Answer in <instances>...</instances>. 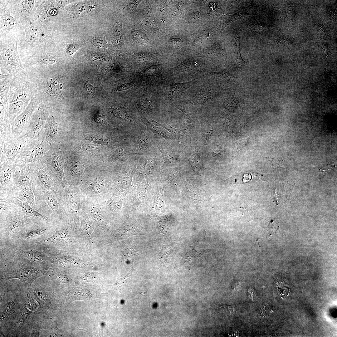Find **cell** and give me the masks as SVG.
<instances>
[{
    "mask_svg": "<svg viewBox=\"0 0 337 337\" xmlns=\"http://www.w3.org/2000/svg\"><path fill=\"white\" fill-rule=\"evenodd\" d=\"M0 182L5 186L10 182L12 175L16 171L14 163H3L0 164Z\"/></svg>",
    "mask_w": 337,
    "mask_h": 337,
    "instance_id": "7402d4cb",
    "label": "cell"
},
{
    "mask_svg": "<svg viewBox=\"0 0 337 337\" xmlns=\"http://www.w3.org/2000/svg\"><path fill=\"white\" fill-rule=\"evenodd\" d=\"M20 253L24 257L33 263H41L44 260L42 253L35 250L22 251Z\"/></svg>",
    "mask_w": 337,
    "mask_h": 337,
    "instance_id": "83f0119b",
    "label": "cell"
},
{
    "mask_svg": "<svg viewBox=\"0 0 337 337\" xmlns=\"http://www.w3.org/2000/svg\"><path fill=\"white\" fill-rule=\"evenodd\" d=\"M130 279V276L129 274H128L124 277L120 279H119L117 277V281L113 286L116 288H117V289L119 290V291H122L125 288L127 287Z\"/></svg>",
    "mask_w": 337,
    "mask_h": 337,
    "instance_id": "8d00e7d4",
    "label": "cell"
},
{
    "mask_svg": "<svg viewBox=\"0 0 337 337\" xmlns=\"http://www.w3.org/2000/svg\"><path fill=\"white\" fill-rule=\"evenodd\" d=\"M27 296L28 298L26 303V307L31 311H33L37 307V304L32 298Z\"/></svg>",
    "mask_w": 337,
    "mask_h": 337,
    "instance_id": "c3c4849f",
    "label": "cell"
},
{
    "mask_svg": "<svg viewBox=\"0 0 337 337\" xmlns=\"http://www.w3.org/2000/svg\"><path fill=\"white\" fill-rule=\"evenodd\" d=\"M248 15V13L242 11H239L232 15H227L224 21L223 27H225L232 22L243 18Z\"/></svg>",
    "mask_w": 337,
    "mask_h": 337,
    "instance_id": "4dcf8cb0",
    "label": "cell"
},
{
    "mask_svg": "<svg viewBox=\"0 0 337 337\" xmlns=\"http://www.w3.org/2000/svg\"><path fill=\"white\" fill-rule=\"evenodd\" d=\"M126 219L118 229L115 236L119 238H125L133 235H146V231L136 221L134 214L129 212Z\"/></svg>",
    "mask_w": 337,
    "mask_h": 337,
    "instance_id": "7c38bea8",
    "label": "cell"
},
{
    "mask_svg": "<svg viewBox=\"0 0 337 337\" xmlns=\"http://www.w3.org/2000/svg\"><path fill=\"white\" fill-rule=\"evenodd\" d=\"M22 211L27 215L28 216L39 217L40 218L47 219V217L43 215L26 203H23L21 206Z\"/></svg>",
    "mask_w": 337,
    "mask_h": 337,
    "instance_id": "d6a6232c",
    "label": "cell"
},
{
    "mask_svg": "<svg viewBox=\"0 0 337 337\" xmlns=\"http://www.w3.org/2000/svg\"><path fill=\"white\" fill-rule=\"evenodd\" d=\"M108 208L114 212H119L123 209L129 211L127 198L123 200L119 196H115L110 198L108 202Z\"/></svg>",
    "mask_w": 337,
    "mask_h": 337,
    "instance_id": "cb8c5ba5",
    "label": "cell"
},
{
    "mask_svg": "<svg viewBox=\"0 0 337 337\" xmlns=\"http://www.w3.org/2000/svg\"><path fill=\"white\" fill-rule=\"evenodd\" d=\"M211 93L208 86L202 85L193 90L191 98L194 103L203 105L210 98Z\"/></svg>",
    "mask_w": 337,
    "mask_h": 337,
    "instance_id": "44dd1931",
    "label": "cell"
},
{
    "mask_svg": "<svg viewBox=\"0 0 337 337\" xmlns=\"http://www.w3.org/2000/svg\"><path fill=\"white\" fill-rule=\"evenodd\" d=\"M249 143L248 139H241L239 140L237 143L238 147L239 149H242L247 145Z\"/></svg>",
    "mask_w": 337,
    "mask_h": 337,
    "instance_id": "9f6ffc18",
    "label": "cell"
},
{
    "mask_svg": "<svg viewBox=\"0 0 337 337\" xmlns=\"http://www.w3.org/2000/svg\"><path fill=\"white\" fill-rule=\"evenodd\" d=\"M213 74L219 80L223 81H228L231 76L229 71L226 70L213 73Z\"/></svg>",
    "mask_w": 337,
    "mask_h": 337,
    "instance_id": "7bdbcfd3",
    "label": "cell"
},
{
    "mask_svg": "<svg viewBox=\"0 0 337 337\" xmlns=\"http://www.w3.org/2000/svg\"><path fill=\"white\" fill-rule=\"evenodd\" d=\"M133 85L132 83H127L117 88L119 91H123L127 90L131 88Z\"/></svg>",
    "mask_w": 337,
    "mask_h": 337,
    "instance_id": "680465c9",
    "label": "cell"
},
{
    "mask_svg": "<svg viewBox=\"0 0 337 337\" xmlns=\"http://www.w3.org/2000/svg\"><path fill=\"white\" fill-rule=\"evenodd\" d=\"M21 10L23 12L29 13L35 8L36 1L23 0L21 1Z\"/></svg>",
    "mask_w": 337,
    "mask_h": 337,
    "instance_id": "e575fe53",
    "label": "cell"
},
{
    "mask_svg": "<svg viewBox=\"0 0 337 337\" xmlns=\"http://www.w3.org/2000/svg\"><path fill=\"white\" fill-rule=\"evenodd\" d=\"M46 199L47 204L52 210H56L58 207V203L53 195L48 192L46 193Z\"/></svg>",
    "mask_w": 337,
    "mask_h": 337,
    "instance_id": "f35d334b",
    "label": "cell"
},
{
    "mask_svg": "<svg viewBox=\"0 0 337 337\" xmlns=\"http://www.w3.org/2000/svg\"><path fill=\"white\" fill-rule=\"evenodd\" d=\"M87 93L90 97L94 95L96 87L91 85L88 81H86L84 84Z\"/></svg>",
    "mask_w": 337,
    "mask_h": 337,
    "instance_id": "f907efd6",
    "label": "cell"
},
{
    "mask_svg": "<svg viewBox=\"0 0 337 337\" xmlns=\"http://www.w3.org/2000/svg\"><path fill=\"white\" fill-rule=\"evenodd\" d=\"M238 45V50L237 52H234L233 56L237 65L242 66L245 65L247 62L245 61L242 57L240 51V38L236 39Z\"/></svg>",
    "mask_w": 337,
    "mask_h": 337,
    "instance_id": "ab89813d",
    "label": "cell"
},
{
    "mask_svg": "<svg viewBox=\"0 0 337 337\" xmlns=\"http://www.w3.org/2000/svg\"><path fill=\"white\" fill-rule=\"evenodd\" d=\"M48 271L37 269L25 265H17L11 267L1 273V279L9 280L18 279L23 282H27L31 286L38 278L48 275Z\"/></svg>",
    "mask_w": 337,
    "mask_h": 337,
    "instance_id": "5b68a950",
    "label": "cell"
},
{
    "mask_svg": "<svg viewBox=\"0 0 337 337\" xmlns=\"http://www.w3.org/2000/svg\"><path fill=\"white\" fill-rule=\"evenodd\" d=\"M131 35L133 39L138 42L147 41L148 40L147 36L144 33L139 30L133 31Z\"/></svg>",
    "mask_w": 337,
    "mask_h": 337,
    "instance_id": "60d3db41",
    "label": "cell"
},
{
    "mask_svg": "<svg viewBox=\"0 0 337 337\" xmlns=\"http://www.w3.org/2000/svg\"><path fill=\"white\" fill-rule=\"evenodd\" d=\"M157 148L155 147L147 155V160L145 170V178L149 183L156 180L162 169L161 158Z\"/></svg>",
    "mask_w": 337,
    "mask_h": 337,
    "instance_id": "4fadbf2b",
    "label": "cell"
},
{
    "mask_svg": "<svg viewBox=\"0 0 337 337\" xmlns=\"http://www.w3.org/2000/svg\"><path fill=\"white\" fill-rule=\"evenodd\" d=\"M41 104V99L37 95L32 99L25 110L11 123L12 135L18 136L26 133L27 124L31 116Z\"/></svg>",
    "mask_w": 337,
    "mask_h": 337,
    "instance_id": "9c48e42d",
    "label": "cell"
},
{
    "mask_svg": "<svg viewBox=\"0 0 337 337\" xmlns=\"http://www.w3.org/2000/svg\"><path fill=\"white\" fill-rule=\"evenodd\" d=\"M29 102L18 101L9 103L3 120L0 123L4 122L11 124L25 110Z\"/></svg>",
    "mask_w": 337,
    "mask_h": 337,
    "instance_id": "ac0fdd59",
    "label": "cell"
},
{
    "mask_svg": "<svg viewBox=\"0 0 337 337\" xmlns=\"http://www.w3.org/2000/svg\"><path fill=\"white\" fill-rule=\"evenodd\" d=\"M91 185L93 190L95 193H101L104 187L103 182L99 180L94 181L92 183Z\"/></svg>",
    "mask_w": 337,
    "mask_h": 337,
    "instance_id": "7dc6e473",
    "label": "cell"
},
{
    "mask_svg": "<svg viewBox=\"0 0 337 337\" xmlns=\"http://www.w3.org/2000/svg\"><path fill=\"white\" fill-rule=\"evenodd\" d=\"M31 337H38L39 336V332L37 331L34 330L32 331L31 333Z\"/></svg>",
    "mask_w": 337,
    "mask_h": 337,
    "instance_id": "03108f58",
    "label": "cell"
},
{
    "mask_svg": "<svg viewBox=\"0 0 337 337\" xmlns=\"http://www.w3.org/2000/svg\"><path fill=\"white\" fill-rule=\"evenodd\" d=\"M220 308L226 312L229 313H232L234 311L233 307L231 305H223Z\"/></svg>",
    "mask_w": 337,
    "mask_h": 337,
    "instance_id": "6f0895ef",
    "label": "cell"
},
{
    "mask_svg": "<svg viewBox=\"0 0 337 337\" xmlns=\"http://www.w3.org/2000/svg\"><path fill=\"white\" fill-rule=\"evenodd\" d=\"M188 160L193 170L196 174H200L203 173L202 162L198 153L195 152L193 153Z\"/></svg>",
    "mask_w": 337,
    "mask_h": 337,
    "instance_id": "4316f807",
    "label": "cell"
},
{
    "mask_svg": "<svg viewBox=\"0 0 337 337\" xmlns=\"http://www.w3.org/2000/svg\"><path fill=\"white\" fill-rule=\"evenodd\" d=\"M211 49V53L214 55H219L222 51V48L218 44L213 45Z\"/></svg>",
    "mask_w": 337,
    "mask_h": 337,
    "instance_id": "11a10c76",
    "label": "cell"
},
{
    "mask_svg": "<svg viewBox=\"0 0 337 337\" xmlns=\"http://www.w3.org/2000/svg\"><path fill=\"white\" fill-rule=\"evenodd\" d=\"M37 91V84L30 80L28 74L12 76L8 93L9 104L18 101L29 102L36 95Z\"/></svg>",
    "mask_w": 337,
    "mask_h": 337,
    "instance_id": "6da1fadb",
    "label": "cell"
},
{
    "mask_svg": "<svg viewBox=\"0 0 337 337\" xmlns=\"http://www.w3.org/2000/svg\"><path fill=\"white\" fill-rule=\"evenodd\" d=\"M252 30L254 31H261L262 29V26L259 24H255L251 27Z\"/></svg>",
    "mask_w": 337,
    "mask_h": 337,
    "instance_id": "94428289",
    "label": "cell"
},
{
    "mask_svg": "<svg viewBox=\"0 0 337 337\" xmlns=\"http://www.w3.org/2000/svg\"><path fill=\"white\" fill-rule=\"evenodd\" d=\"M139 1H135L132 2L129 5L130 8L132 10L135 9L138 4L139 3Z\"/></svg>",
    "mask_w": 337,
    "mask_h": 337,
    "instance_id": "6125c7cd",
    "label": "cell"
},
{
    "mask_svg": "<svg viewBox=\"0 0 337 337\" xmlns=\"http://www.w3.org/2000/svg\"><path fill=\"white\" fill-rule=\"evenodd\" d=\"M156 68V66H152L150 67H149L147 69L144 71V72L149 74L152 73L153 71H154Z\"/></svg>",
    "mask_w": 337,
    "mask_h": 337,
    "instance_id": "be15d7a7",
    "label": "cell"
},
{
    "mask_svg": "<svg viewBox=\"0 0 337 337\" xmlns=\"http://www.w3.org/2000/svg\"><path fill=\"white\" fill-rule=\"evenodd\" d=\"M16 42H8L0 47V69L6 70L12 76L27 74L20 60Z\"/></svg>",
    "mask_w": 337,
    "mask_h": 337,
    "instance_id": "7a4b0ae2",
    "label": "cell"
},
{
    "mask_svg": "<svg viewBox=\"0 0 337 337\" xmlns=\"http://www.w3.org/2000/svg\"><path fill=\"white\" fill-rule=\"evenodd\" d=\"M139 119L154 136L166 139H176L175 137L166 129L163 127H159L154 125L147 118L141 117Z\"/></svg>",
    "mask_w": 337,
    "mask_h": 337,
    "instance_id": "d6986e66",
    "label": "cell"
},
{
    "mask_svg": "<svg viewBox=\"0 0 337 337\" xmlns=\"http://www.w3.org/2000/svg\"><path fill=\"white\" fill-rule=\"evenodd\" d=\"M159 177L149 184L148 189V196L146 211L153 215L165 211L166 206L164 190L165 185Z\"/></svg>",
    "mask_w": 337,
    "mask_h": 337,
    "instance_id": "277c9868",
    "label": "cell"
},
{
    "mask_svg": "<svg viewBox=\"0 0 337 337\" xmlns=\"http://www.w3.org/2000/svg\"><path fill=\"white\" fill-rule=\"evenodd\" d=\"M202 134L204 139V141L205 143H207L210 140L211 137L212 136V130L209 128L206 129H203Z\"/></svg>",
    "mask_w": 337,
    "mask_h": 337,
    "instance_id": "816d5d0a",
    "label": "cell"
},
{
    "mask_svg": "<svg viewBox=\"0 0 337 337\" xmlns=\"http://www.w3.org/2000/svg\"><path fill=\"white\" fill-rule=\"evenodd\" d=\"M19 196L25 203L35 205V199L33 192L29 187L23 188L18 193Z\"/></svg>",
    "mask_w": 337,
    "mask_h": 337,
    "instance_id": "f546056e",
    "label": "cell"
},
{
    "mask_svg": "<svg viewBox=\"0 0 337 337\" xmlns=\"http://www.w3.org/2000/svg\"><path fill=\"white\" fill-rule=\"evenodd\" d=\"M70 173L72 176L76 177L79 175L81 173L82 171L81 166L79 165H76L71 163H70Z\"/></svg>",
    "mask_w": 337,
    "mask_h": 337,
    "instance_id": "bcb514c9",
    "label": "cell"
},
{
    "mask_svg": "<svg viewBox=\"0 0 337 337\" xmlns=\"http://www.w3.org/2000/svg\"><path fill=\"white\" fill-rule=\"evenodd\" d=\"M16 306L15 303L13 302H9L3 310L1 317V320H2L8 318L10 315L15 313L16 310Z\"/></svg>",
    "mask_w": 337,
    "mask_h": 337,
    "instance_id": "74e56055",
    "label": "cell"
},
{
    "mask_svg": "<svg viewBox=\"0 0 337 337\" xmlns=\"http://www.w3.org/2000/svg\"><path fill=\"white\" fill-rule=\"evenodd\" d=\"M122 253L124 256L125 260L129 263L132 264L133 261L134 255L132 252L128 249L123 250L122 251Z\"/></svg>",
    "mask_w": 337,
    "mask_h": 337,
    "instance_id": "681fc988",
    "label": "cell"
},
{
    "mask_svg": "<svg viewBox=\"0 0 337 337\" xmlns=\"http://www.w3.org/2000/svg\"><path fill=\"white\" fill-rule=\"evenodd\" d=\"M56 144L51 145L41 161L45 170L49 175L55 174L64 180L63 151Z\"/></svg>",
    "mask_w": 337,
    "mask_h": 337,
    "instance_id": "52a82bcc",
    "label": "cell"
},
{
    "mask_svg": "<svg viewBox=\"0 0 337 337\" xmlns=\"http://www.w3.org/2000/svg\"><path fill=\"white\" fill-rule=\"evenodd\" d=\"M170 42L173 45H175L181 42V40L179 39H171L170 40Z\"/></svg>",
    "mask_w": 337,
    "mask_h": 337,
    "instance_id": "e7e4bbea",
    "label": "cell"
},
{
    "mask_svg": "<svg viewBox=\"0 0 337 337\" xmlns=\"http://www.w3.org/2000/svg\"><path fill=\"white\" fill-rule=\"evenodd\" d=\"M152 124L158 126L163 127L172 134L176 139L180 142H182L184 138L183 134L178 130L171 126L169 125L165 124L159 123L156 121L151 120H149Z\"/></svg>",
    "mask_w": 337,
    "mask_h": 337,
    "instance_id": "f1b7e54d",
    "label": "cell"
},
{
    "mask_svg": "<svg viewBox=\"0 0 337 337\" xmlns=\"http://www.w3.org/2000/svg\"><path fill=\"white\" fill-rule=\"evenodd\" d=\"M22 19L26 36L22 47L24 49H32L45 41L46 35L41 27L32 22L29 18L24 17Z\"/></svg>",
    "mask_w": 337,
    "mask_h": 337,
    "instance_id": "8fae6325",
    "label": "cell"
},
{
    "mask_svg": "<svg viewBox=\"0 0 337 337\" xmlns=\"http://www.w3.org/2000/svg\"><path fill=\"white\" fill-rule=\"evenodd\" d=\"M147 160L146 156L138 155L136 166L132 182L133 187L141 183L145 178V170Z\"/></svg>",
    "mask_w": 337,
    "mask_h": 337,
    "instance_id": "ffe728a7",
    "label": "cell"
},
{
    "mask_svg": "<svg viewBox=\"0 0 337 337\" xmlns=\"http://www.w3.org/2000/svg\"><path fill=\"white\" fill-rule=\"evenodd\" d=\"M46 336L49 337L63 336L64 334L63 329H59L57 326V322H53L51 327L46 330Z\"/></svg>",
    "mask_w": 337,
    "mask_h": 337,
    "instance_id": "836d02e7",
    "label": "cell"
},
{
    "mask_svg": "<svg viewBox=\"0 0 337 337\" xmlns=\"http://www.w3.org/2000/svg\"><path fill=\"white\" fill-rule=\"evenodd\" d=\"M17 22L5 8L0 9L1 28L9 30L15 27Z\"/></svg>",
    "mask_w": 337,
    "mask_h": 337,
    "instance_id": "d4e9b609",
    "label": "cell"
},
{
    "mask_svg": "<svg viewBox=\"0 0 337 337\" xmlns=\"http://www.w3.org/2000/svg\"><path fill=\"white\" fill-rule=\"evenodd\" d=\"M51 109L41 104L34 112L28 122L26 134L31 139H41Z\"/></svg>",
    "mask_w": 337,
    "mask_h": 337,
    "instance_id": "ba28073f",
    "label": "cell"
},
{
    "mask_svg": "<svg viewBox=\"0 0 337 337\" xmlns=\"http://www.w3.org/2000/svg\"><path fill=\"white\" fill-rule=\"evenodd\" d=\"M22 225V222L20 220L16 218H12L9 223V229L11 231L13 232L18 229Z\"/></svg>",
    "mask_w": 337,
    "mask_h": 337,
    "instance_id": "f6af8a7d",
    "label": "cell"
},
{
    "mask_svg": "<svg viewBox=\"0 0 337 337\" xmlns=\"http://www.w3.org/2000/svg\"><path fill=\"white\" fill-rule=\"evenodd\" d=\"M32 311L27 309L26 307L22 311L18 319L17 323L18 325L21 326L23 324L28 316L30 314Z\"/></svg>",
    "mask_w": 337,
    "mask_h": 337,
    "instance_id": "ee69618b",
    "label": "cell"
},
{
    "mask_svg": "<svg viewBox=\"0 0 337 337\" xmlns=\"http://www.w3.org/2000/svg\"><path fill=\"white\" fill-rule=\"evenodd\" d=\"M152 132L145 126L135 138L134 152L136 155L146 156L154 149L151 140Z\"/></svg>",
    "mask_w": 337,
    "mask_h": 337,
    "instance_id": "9a60e30c",
    "label": "cell"
},
{
    "mask_svg": "<svg viewBox=\"0 0 337 337\" xmlns=\"http://www.w3.org/2000/svg\"><path fill=\"white\" fill-rule=\"evenodd\" d=\"M57 62V58L53 54L48 51H40L28 57L25 61L24 66L26 68L34 66H50Z\"/></svg>",
    "mask_w": 337,
    "mask_h": 337,
    "instance_id": "2e32d148",
    "label": "cell"
},
{
    "mask_svg": "<svg viewBox=\"0 0 337 337\" xmlns=\"http://www.w3.org/2000/svg\"><path fill=\"white\" fill-rule=\"evenodd\" d=\"M193 81L180 83H174L171 85L170 90V95L172 99L180 97L183 93L193 84Z\"/></svg>",
    "mask_w": 337,
    "mask_h": 337,
    "instance_id": "484cf974",
    "label": "cell"
},
{
    "mask_svg": "<svg viewBox=\"0 0 337 337\" xmlns=\"http://www.w3.org/2000/svg\"><path fill=\"white\" fill-rule=\"evenodd\" d=\"M45 231V229H43L32 230L27 232L25 237L27 239H33L42 235Z\"/></svg>",
    "mask_w": 337,
    "mask_h": 337,
    "instance_id": "b9f144b4",
    "label": "cell"
},
{
    "mask_svg": "<svg viewBox=\"0 0 337 337\" xmlns=\"http://www.w3.org/2000/svg\"><path fill=\"white\" fill-rule=\"evenodd\" d=\"M31 139L25 134L12 135L5 141L0 142V164L14 163L17 156Z\"/></svg>",
    "mask_w": 337,
    "mask_h": 337,
    "instance_id": "8992f818",
    "label": "cell"
},
{
    "mask_svg": "<svg viewBox=\"0 0 337 337\" xmlns=\"http://www.w3.org/2000/svg\"><path fill=\"white\" fill-rule=\"evenodd\" d=\"M33 292L37 301L42 307H49L51 302L49 292L39 285L34 288Z\"/></svg>",
    "mask_w": 337,
    "mask_h": 337,
    "instance_id": "603a6c76",
    "label": "cell"
},
{
    "mask_svg": "<svg viewBox=\"0 0 337 337\" xmlns=\"http://www.w3.org/2000/svg\"><path fill=\"white\" fill-rule=\"evenodd\" d=\"M335 166V165L333 164L331 165L325 166L323 168L321 169L320 171L321 173H324V172L325 173L326 171L330 170L332 169H333Z\"/></svg>",
    "mask_w": 337,
    "mask_h": 337,
    "instance_id": "91938a15",
    "label": "cell"
},
{
    "mask_svg": "<svg viewBox=\"0 0 337 337\" xmlns=\"http://www.w3.org/2000/svg\"><path fill=\"white\" fill-rule=\"evenodd\" d=\"M79 48L80 46L77 44H69L67 46L66 52L68 54L72 56Z\"/></svg>",
    "mask_w": 337,
    "mask_h": 337,
    "instance_id": "f5cc1de1",
    "label": "cell"
},
{
    "mask_svg": "<svg viewBox=\"0 0 337 337\" xmlns=\"http://www.w3.org/2000/svg\"><path fill=\"white\" fill-rule=\"evenodd\" d=\"M11 79L12 77L9 74H0V122L3 120L8 108V93Z\"/></svg>",
    "mask_w": 337,
    "mask_h": 337,
    "instance_id": "e0dca14e",
    "label": "cell"
},
{
    "mask_svg": "<svg viewBox=\"0 0 337 337\" xmlns=\"http://www.w3.org/2000/svg\"><path fill=\"white\" fill-rule=\"evenodd\" d=\"M91 214L95 219L99 220L101 218V213L100 210L97 208L93 206L90 209Z\"/></svg>",
    "mask_w": 337,
    "mask_h": 337,
    "instance_id": "db71d44e",
    "label": "cell"
},
{
    "mask_svg": "<svg viewBox=\"0 0 337 337\" xmlns=\"http://www.w3.org/2000/svg\"><path fill=\"white\" fill-rule=\"evenodd\" d=\"M67 232L66 229L63 228L56 231L53 235L46 239V242H51L57 240L65 239L67 237Z\"/></svg>",
    "mask_w": 337,
    "mask_h": 337,
    "instance_id": "d590c367",
    "label": "cell"
},
{
    "mask_svg": "<svg viewBox=\"0 0 337 337\" xmlns=\"http://www.w3.org/2000/svg\"><path fill=\"white\" fill-rule=\"evenodd\" d=\"M51 145L41 139H31L16 157L14 162L19 170L26 165L41 161Z\"/></svg>",
    "mask_w": 337,
    "mask_h": 337,
    "instance_id": "3957f363",
    "label": "cell"
},
{
    "mask_svg": "<svg viewBox=\"0 0 337 337\" xmlns=\"http://www.w3.org/2000/svg\"><path fill=\"white\" fill-rule=\"evenodd\" d=\"M60 129L59 122L53 110L51 109L50 115L46 122L41 139L50 145L56 144L60 134Z\"/></svg>",
    "mask_w": 337,
    "mask_h": 337,
    "instance_id": "5bb4252c",
    "label": "cell"
},
{
    "mask_svg": "<svg viewBox=\"0 0 337 337\" xmlns=\"http://www.w3.org/2000/svg\"><path fill=\"white\" fill-rule=\"evenodd\" d=\"M137 107L139 110L147 115H152L153 109L150 102L147 100H142L138 102Z\"/></svg>",
    "mask_w": 337,
    "mask_h": 337,
    "instance_id": "1f68e13d",
    "label": "cell"
},
{
    "mask_svg": "<svg viewBox=\"0 0 337 337\" xmlns=\"http://www.w3.org/2000/svg\"><path fill=\"white\" fill-rule=\"evenodd\" d=\"M149 185L144 179L139 184L133 187L129 191L127 201L129 211L133 214L136 212L146 211Z\"/></svg>",
    "mask_w": 337,
    "mask_h": 337,
    "instance_id": "30bf717a",
    "label": "cell"
}]
</instances>
